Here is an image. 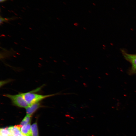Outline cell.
Here are the masks:
<instances>
[{
  "label": "cell",
  "instance_id": "1",
  "mask_svg": "<svg viewBox=\"0 0 136 136\" xmlns=\"http://www.w3.org/2000/svg\"><path fill=\"white\" fill-rule=\"evenodd\" d=\"M34 91L22 93L23 96L29 106L36 103H39L41 101L46 98L57 95L69 94L70 93L62 94L60 93L47 95H42L33 93Z\"/></svg>",
  "mask_w": 136,
  "mask_h": 136
},
{
  "label": "cell",
  "instance_id": "2",
  "mask_svg": "<svg viewBox=\"0 0 136 136\" xmlns=\"http://www.w3.org/2000/svg\"><path fill=\"white\" fill-rule=\"evenodd\" d=\"M3 96L9 98L12 104L19 107L26 108L29 106L22 93L15 95L5 94Z\"/></svg>",
  "mask_w": 136,
  "mask_h": 136
},
{
  "label": "cell",
  "instance_id": "3",
  "mask_svg": "<svg viewBox=\"0 0 136 136\" xmlns=\"http://www.w3.org/2000/svg\"><path fill=\"white\" fill-rule=\"evenodd\" d=\"M122 52L125 59L131 63L132 70L136 72V55L128 54L123 51Z\"/></svg>",
  "mask_w": 136,
  "mask_h": 136
},
{
  "label": "cell",
  "instance_id": "4",
  "mask_svg": "<svg viewBox=\"0 0 136 136\" xmlns=\"http://www.w3.org/2000/svg\"><path fill=\"white\" fill-rule=\"evenodd\" d=\"M42 106L39 103L29 105L26 108V115L31 116L38 109Z\"/></svg>",
  "mask_w": 136,
  "mask_h": 136
},
{
  "label": "cell",
  "instance_id": "5",
  "mask_svg": "<svg viewBox=\"0 0 136 136\" xmlns=\"http://www.w3.org/2000/svg\"><path fill=\"white\" fill-rule=\"evenodd\" d=\"M13 136H25L21 132L19 125L8 127Z\"/></svg>",
  "mask_w": 136,
  "mask_h": 136
},
{
  "label": "cell",
  "instance_id": "6",
  "mask_svg": "<svg viewBox=\"0 0 136 136\" xmlns=\"http://www.w3.org/2000/svg\"><path fill=\"white\" fill-rule=\"evenodd\" d=\"M22 133L26 136H32L30 122L23 126L21 128Z\"/></svg>",
  "mask_w": 136,
  "mask_h": 136
},
{
  "label": "cell",
  "instance_id": "7",
  "mask_svg": "<svg viewBox=\"0 0 136 136\" xmlns=\"http://www.w3.org/2000/svg\"><path fill=\"white\" fill-rule=\"evenodd\" d=\"M32 136H39L38 126L37 122L31 125Z\"/></svg>",
  "mask_w": 136,
  "mask_h": 136
},
{
  "label": "cell",
  "instance_id": "8",
  "mask_svg": "<svg viewBox=\"0 0 136 136\" xmlns=\"http://www.w3.org/2000/svg\"><path fill=\"white\" fill-rule=\"evenodd\" d=\"M31 116L26 115L24 118L19 125L20 128L23 126L26 125L30 122L31 120Z\"/></svg>",
  "mask_w": 136,
  "mask_h": 136
},
{
  "label": "cell",
  "instance_id": "9",
  "mask_svg": "<svg viewBox=\"0 0 136 136\" xmlns=\"http://www.w3.org/2000/svg\"><path fill=\"white\" fill-rule=\"evenodd\" d=\"M0 136H13L8 128H1Z\"/></svg>",
  "mask_w": 136,
  "mask_h": 136
},
{
  "label": "cell",
  "instance_id": "10",
  "mask_svg": "<svg viewBox=\"0 0 136 136\" xmlns=\"http://www.w3.org/2000/svg\"><path fill=\"white\" fill-rule=\"evenodd\" d=\"M12 18H4L0 17V23L1 24L3 22H6L8 20H9L10 19H12Z\"/></svg>",
  "mask_w": 136,
  "mask_h": 136
},
{
  "label": "cell",
  "instance_id": "11",
  "mask_svg": "<svg viewBox=\"0 0 136 136\" xmlns=\"http://www.w3.org/2000/svg\"><path fill=\"white\" fill-rule=\"evenodd\" d=\"M6 0H0V2L1 3L3 2H4Z\"/></svg>",
  "mask_w": 136,
  "mask_h": 136
},
{
  "label": "cell",
  "instance_id": "12",
  "mask_svg": "<svg viewBox=\"0 0 136 136\" xmlns=\"http://www.w3.org/2000/svg\"><path fill=\"white\" fill-rule=\"evenodd\" d=\"M92 4L93 5H94V6H96V4H95V3H93Z\"/></svg>",
  "mask_w": 136,
  "mask_h": 136
},
{
  "label": "cell",
  "instance_id": "13",
  "mask_svg": "<svg viewBox=\"0 0 136 136\" xmlns=\"http://www.w3.org/2000/svg\"><path fill=\"white\" fill-rule=\"evenodd\" d=\"M63 3L65 5H66V3L65 2H63Z\"/></svg>",
  "mask_w": 136,
  "mask_h": 136
},
{
  "label": "cell",
  "instance_id": "14",
  "mask_svg": "<svg viewBox=\"0 0 136 136\" xmlns=\"http://www.w3.org/2000/svg\"></svg>",
  "mask_w": 136,
  "mask_h": 136
}]
</instances>
